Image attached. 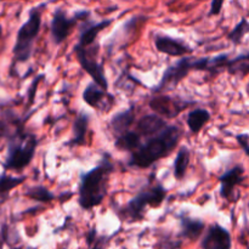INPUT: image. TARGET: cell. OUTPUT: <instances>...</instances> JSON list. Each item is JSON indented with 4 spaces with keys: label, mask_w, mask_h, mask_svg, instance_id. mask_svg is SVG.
<instances>
[{
    "label": "cell",
    "mask_w": 249,
    "mask_h": 249,
    "mask_svg": "<svg viewBox=\"0 0 249 249\" xmlns=\"http://www.w3.org/2000/svg\"><path fill=\"white\" fill-rule=\"evenodd\" d=\"M182 130L178 125H168L162 133L148 139L134 151L129 160V167L147 169L158 160L168 157L179 145Z\"/></svg>",
    "instance_id": "6da1fadb"
},
{
    "label": "cell",
    "mask_w": 249,
    "mask_h": 249,
    "mask_svg": "<svg viewBox=\"0 0 249 249\" xmlns=\"http://www.w3.org/2000/svg\"><path fill=\"white\" fill-rule=\"evenodd\" d=\"M209 121H211V113L206 108L192 109L186 118L187 126H189L190 131L195 135H197Z\"/></svg>",
    "instance_id": "d6986e66"
},
{
    "label": "cell",
    "mask_w": 249,
    "mask_h": 249,
    "mask_svg": "<svg viewBox=\"0 0 249 249\" xmlns=\"http://www.w3.org/2000/svg\"><path fill=\"white\" fill-rule=\"evenodd\" d=\"M88 18H90V12L85 11V10L75 12L72 17H68L65 10L61 7L56 9L50 22V33L53 44L61 45L72 33L77 22L85 21Z\"/></svg>",
    "instance_id": "52a82bcc"
},
{
    "label": "cell",
    "mask_w": 249,
    "mask_h": 249,
    "mask_svg": "<svg viewBox=\"0 0 249 249\" xmlns=\"http://www.w3.org/2000/svg\"><path fill=\"white\" fill-rule=\"evenodd\" d=\"M7 131L9 130H7L6 123H5V122L0 118V141H1L4 138H6Z\"/></svg>",
    "instance_id": "f1b7e54d"
},
{
    "label": "cell",
    "mask_w": 249,
    "mask_h": 249,
    "mask_svg": "<svg viewBox=\"0 0 249 249\" xmlns=\"http://www.w3.org/2000/svg\"><path fill=\"white\" fill-rule=\"evenodd\" d=\"M180 225H181V236L190 241H197L203 233L204 223L199 219L191 218L187 215L180 216Z\"/></svg>",
    "instance_id": "ac0fdd59"
},
{
    "label": "cell",
    "mask_w": 249,
    "mask_h": 249,
    "mask_svg": "<svg viewBox=\"0 0 249 249\" xmlns=\"http://www.w3.org/2000/svg\"><path fill=\"white\" fill-rule=\"evenodd\" d=\"M38 147V138L18 126L7 141V156L4 162L5 170L21 172L33 160Z\"/></svg>",
    "instance_id": "3957f363"
},
{
    "label": "cell",
    "mask_w": 249,
    "mask_h": 249,
    "mask_svg": "<svg viewBox=\"0 0 249 249\" xmlns=\"http://www.w3.org/2000/svg\"><path fill=\"white\" fill-rule=\"evenodd\" d=\"M168 190L163 185L157 184L139 192L122 208L121 214L125 220L140 221L145 218V212L148 207L157 208L167 198Z\"/></svg>",
    "instance_id": "5b68a950"
},
{
    "label": "cell",
    "mask_w": 249,
    "mask_h": 249,
    "mask_svg": "<svg viewBox=\"0 0 249 249\" xmlns=\"http://www.w3.org/2000/svg\"><path fill=\"white\" fill-rule=\"evenodd\" d=\"M232 238L231 233L219 224H213L208 228L201 241L202 249H231Z\"/></svg>",
    "instance_id": "30bf717a"
},
{
    "label": "cell",
    "mask_w": 249,
    "mask_h": 249,
    "mask_svg": "<svg viewBox=\"0 0 249 249\" xmlns=\"http://www.w3.org/2000/svg\"><path fill=\"white\" fill-rule=\"evenodd\" d=\"M191 102L182 100L181 97L169 96V95H157L151 97L148 106L153 113L163 119H173L179 116L182 111L187 108Z\"/></svg>",
    "instance_id": "9c48e42d"
},
{
    "label": "cell",
    "mask_w": 249,
    "mask_h": 249,
    "mask_svg": "<svg viewBox=\"0 0 249 249\" xmlns=\"http://www.w3.org/2000/svg\"><path fill=\"white\" fill-rule=\"evenodd\" d=\"M179 247V243H174V242H169V243H164L163 247L160 249H178Z\"/></svg>",
    "instance_id": "f546056e"
},
{
    "label": "cell",
    "mask_w": 249,
    "mask_h": 249,
    "mask_svg": "<svg viewBox=\"0 0 249 249\" xmlns=\"http://www.w3.org/2000/svg\"><path fill=\"white\" fill-rule=\"evenodd\" d=\"M1 34H2V28H1V26H0V36H1Z\"/></svg>",
    "instance_id": "1f68e13d"
},
{
    "label": "cell",
    "mask_w": 249,
    "mask_h": 249,
    "mask_svg": "<svg viewBox=\"0 0 249 249\" xmlns=\"http://www.w3.org/2000/svg\"><path fill=\"white\" fill-rule=\"evenodd\" d=\"M26 177H10L4 174L0 175V203L9 197V194L17 186L23 184Z\"/></svg>",
    "instance_id": "cb8c5ba5"
},
{
    "label": "cell",
    "mask_w": 249,
    "mask_h": 249,
    "mask_svg": "<svg viewBox=\"0 0 249 249\" xmlns=\"http://www.w3.org/2000/svg\"><path fill=\"white\" fill-rule=\"evenodd\" d=\"M236 140H237L238 145L242 147V150L245 151L246 155L249 157V135H247V134H238V135H236Z\"/></svg>",
    "instance_id": "4316f807"
},
{
    "label": "cell",
    "mask_w": 249,
    "mask_h": 249,
    "mask_svg": "<svg viewBox=\"0 0 249 249\" xmlns=\"http://www.w3.org/2000/svg\"><path fill=\"white\" fill-rule=\"evenodd\" d=\"M190 160H191V152L187 146H182L178 152L174 160V178L177 180H182L186 175L187 168H189Z\"/></svg>",
    "instance_id": "7402d4cb"
},
{
    "label": "cell",
    "mask_w": 249,
    "mask_h": 249,
    "mask_svg": "<svg viewBox=\"0 0 249 249\" xmlns=\"http://www.w3.org/2000/svg\"><path fill=\"white\" fill-rule=\"evenodd\" d=\"M224 1H218V0H214L211 4V10H209V16H216L221 12V7H223Z\"/></svg>",
    "instance_id": "83f0119b"
},
{
    "label": "cell",
    "mask_w": 249,
    "mask_h": 249,
    "mask_svg": "<svg viewBox=\"0 0 249 249\" xmlns=\"http://www.w3.org/2000/svg\"><path fill=\"white\" fill-rule=\"evenodd\" d=\"M249 32V22L246 18H242L237 24H236L235 28L229 33V40L232 41L235 45L240 44L242 41V39L245 38V36Z\"/></svg>",
    "instance_id": "484cf974"
},
{
    "label": "cell",
    "mask_w": 249,
    "mask_h": 249,
    "mask_svg": "<svg viewBox=\"0 0 249 249\" xmlns=\"http://www.w3.org/2000/svg\"><path fill=\"white\" fill-rule=\"evenodd\" d=\"M83 100L88 106L99 111H106L113 104V97L92 82L83 91Z\"/></svg>",
    "instance_id": "4fadbf2b"
},
{
    "label": "cell",
    "mask_w": 249,
    "mask_h": 249,
    "mask_svg": "<svg viewBox=\"0 0 249 249\" xmlns=\"http://www.w3.org/2000/svg\"><path fill=\"white\" fill-rule=\"evenodd\" d=\"M114 146L119 151L133 153L141 146V136L135 130H128L122 135L117 136Z\"/></svg>",
    "instance_id": "ffe728a7"
},
{
    "label": "cell",
    "mask_w": 249,
    "mask_h": 249,
    "mask_svg": "<svg viewBox=\"0 0 249 249\" xmlns=\"http://www.w3.org/2000/svg\"><path fill=\"white\" fill-rule=\"evenodd\" d=\"M168 126V123L165 119L160 118L157 114H146V116L141 117L139 119L138 124H136V133L142 138H152V136L158 135L162 133L165 128Z\"/></svg>",
    "instance_id": "9a60e30c"
},
{
    "label": "cell",
    "mask_w": 249,
    "mask_h": 249,
    "mask_svg": "<svg viewBox=\"0 0 249 249\" xmlns=\"http://www.w3.org/2000/svg\"><path fill=\"white\" fill-rule=\"evenodd\" d=\"M135 121V107L130 106L125 111H122L119 113L114 114L109 122V128L113 131L114 136H119L125 131L130 130V126Z\"/></svg>",
    "instance_id": "2e32d148"
},
{
    "label": "cell",
    "mask_w": 249,
    "mask_h": 249,
    "mask_svg": "<svg viewBox=\"0 0 249 249\" xmlns=\"http://www.w3.org/2000/svg\"><path fill=\"white\" fill-rule=\"evenodd\" d=\"M112 23L111 18L102 19L100 22H91L90 18L83 21V26L80 28V34H79V40H78L77 45L80 46H90L94 45L95 43H97V36L99 34L104 31L105 28L109 26Z\"/></svg>",
    "instance_id": "5bb4252c"
},
{
    "label": "cell",
    "mask_w": 249,
    "mask_h": 249,
    "mask_svg": "<svg viewBox=\"0 0 249 249\" xmlns=\"http://www.w3.org/2000/svg\"><path fill=\"white\" fill-rule=\"evenodd\" d=\"M90 249H104V248H102V246L100 245V243H96V245L92 246V247L90 248Z\"/></svg>",
    "instance_id": "4dcf8cb0"
},
{
    "label": "cell",
    "mask_w": 249,
    "mask_h": 249,
    "mask_svg": "<svg viewBox=\"0 0 249 249\" xmlns=\"http://www.w3.org/2000/svg\"><path fill=\"white\" fill-rule=\"evenodd\" d=\"M114 172L109 155H104L97 167L92 168L80 177L78 187V204L84 211L99 207L108 191L109 177Z\"/></svg>",
    "instance_id": "7a4b0ae2"
},
{
    "label": "cell",
    "mask_w": 249,
    "mask_h": 249,
    "mask_svg": "<svg viewBox=\"0 0 249 249\" xmlns=\"http://www.w3.org/2000/svg\"><path fill=\"white\" fill-rule=\"evenodd\" d=\"M226 71L231 75H237L241 78L249 74V53H243L230 58L226 66Z\"/></svg>",
    "instance_id": "44dd1931"
},
{
    "label": "cell",
    "mask_w": 249,
    "mask_h": 249,
    "mask_svg": "<svg viewBox=\"0 0 249 249\" xmlns=\"http://www.w3.org/2000/svg\"><path fill=\"white\" fill-rule=\"evenodd\" d=\"M99 48L100 46L97 43H95L94 45L85 46V48L75 44L74 53L83 70L92 78V83H95L102 90L107 91V89H108V80H107L106 74H105L104 66L97 61Z\"/></svg>",
    "instance_id": "8992f818"
},
{
    "label": "cell",
    "mask_w": 249,
    "mask_h": 249,
    "mask_svg": "<svg viewBox=\"0 0 249 249\" xmlns=\"http://www.w3.org/2000/svg\"><path fill=\"white\" fill-rule=\"evenodd\" d=\"M26 196L33 201L40 202V203H50L56 198L55 195L49 191L43 185H36V186L29 187L26 191Z\"/></svg>",
    "instance_id": "d4e9b609"
},
{
    "label": "cell",
    "mask_w": 249,
    "mask_h": 249,
    "mask_svg": "<svg viewBox=\"0 0 249 249\" xmlns=\"http://www.w3.org/2000/svg\"><path fill=\"white\" fill-rule=\"evenodd\" d=\"M245 180V168L242 165H236L232 169L228 170L219 178L220 182V196L225 201H236L235 190Z\"/></svg>",
    "instance_id": "8fae6325"
},
{
    "label": "cell",
    "mask_w": 249,
    "mask_h": 249,
    "mask_svg": "<svg viewBox=\"0 0 249 249\" xmlns=\"http://www.w3.org/2000/svg\"><path fill=\"white\" fill-rule=\"evenodd\" d=\"M90 124V116L87 112H79L77 114L73 123V138L72 140L68 142L71 147L74 146H83L85 145L87 141V134L89 130Z\"/></svg>",
    "instance_id": "e0dca14e"
},
{
    "label": "cell",
    "mask_w": 249,
    "mask_h": 249,
    "mask_svg": "<svg viewBox=\"0 0 249 249\" xmlns=\"http://www.w3.org/2000/svg\"><path fill=\"white\" fill-rule=\"evenodd\" d=\"M46 4H40L29 10L28 19L19 27L16 36V41L12 48L14 61L24 63L31 58L34 50V44L41 28V15Z\"/></svg>",
    "instance_id": "277c9868"
},
{
    "label": "cell",
    "mask_w": 249,
    "mask_h": 249,
    "mask_svg": "<svg viewBox=\"0 0 249 249\" xmlns=\"http://www.w3.org/2000/svg\"><path fill=\"white\" fill-rule=\"evenodd\" d=\"M194 61L195 58L182 57L177 63L169 66L163 73L160 82L153 88L152 91L158 94L175 89L189 75V73L194 71Z\"/></svg>",
    "instance_id": "ba28073f"
},
{
    "label": "cell",
    "mask_w": 249,
    "mask_h": 249,
    "mask_svg": "<svg viewBox=\"0 0 249 249\" xmlns=\"http://www.w3.org/2000/svg\"><path fill=\"white\" fill-rule=\"evenodd\" d=\"M155 46L160 53L173 57H182L194 51V49H191V46L187 45L181 39L163 36V34L155 36Z\"/></svg>",
    "instance_id": "7c38bea8"
},
{
    "label": "cell",
    "mask_w": 249,
    "mask_h": 249,
    "mask_svg": "<svg viewBox=\"0 0 249 249\" xmlns=\"http://www.w3.org/2000/svg\"><path fill=\"white\" fill-rule=\"evenodd\" d=\"M229 60H230V57H229L228 53H221V55L214 56V57H207L203 72L209 73L212 77H215V75L226 71Z\"/></svg>",
    "instance_id": "603a6c76"
}]
</instances>
